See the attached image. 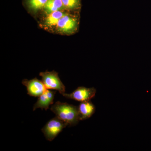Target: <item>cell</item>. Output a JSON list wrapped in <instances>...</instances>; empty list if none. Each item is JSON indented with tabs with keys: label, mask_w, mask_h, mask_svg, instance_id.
Returning a JSON list of instances; mask_svg holds the SVG:
<instances>
[{
	"label": "cell",
	"mask_w": 151,
	"mask_h": 151,
	"mask_svg": "<svg viewBox=\"0 0 151 151\" xmlns=\"http://www.w3.org/2000/svg\"><path fill=\"white\" fill-rule=\"evenodd\" d=\"M50 110L70 126H75L80 121L77 106L58 101L52 105Z\"/></svg>",
	"instance_id": "1"
},
{
	"label": "cell",
	"mask_w": 151,
	"mask_h": 151,
	"mask_svg": "<svg viewBox=\"0 0 151 151\" xmlns=\"http://www.w3.org/2000/svg\"><path fill=\"white\" fill-rule=\"evenodd\" d=\"M68 124L55 116L49 121L42 129L46 139L52 141Z\"/></svg>",
	"instance_id": "2"
},
{
	"label": "cell",
	"mask_w": 151,
	"mask_h": 151,
	"mask_svg": "<svg viewBox=\"0 0 151 151\" xmlns=\"http://www.w3.org/2000/svg\"><path fill=\"white\" fill-rule=\"evenodd\" d=\"M40 75L47 89H55L61 94L65 93V86L60 81L57 73L55 72H46L41 73Z\"/></svg>",
	"instance_id": "3"
},
{
	"label": "cell",
	"mask_w": 151,
	"mask_h": 151,
	"mask_svg": "<svg viewBox=\"0 0 151 151\" xmlns=\"http://www.w3.org/2000/svg\"><path fill=\"white\" fill-rule=\"evenodd\" d=\"M96 89L94 87L86 88L84 86H79L70 94L64 93L62 95L68 99L79 101H89L95 96Z\"/></svg>",
	"instance_id": "4"
},
{
	"label": "cell",
	"mask_w": 151,
	"mask_h": 151,
	"mask_svg": "<svg viewBox=\"0 0 151 151\" xmlns=\"http://www.w3.org/2000/svg\"><path fill=\"white\" fill-rule=\"evenodd\" d=\"M22 84L27 88V94L32 97H39L47 89L42 81L37 78L31 80L24 79L22 81Z\"/></svg>",
	"instance_id": "5"
},
{
	"label": "cell",
	"mask_w": 151,
	"mask_h": 151,
	"mask_svg": "<svg viewBox=\"0 0 151 151\" xmlns=\"http://www.w3.org/2000/svg\"><path fill=\"white\" fill-rule=\"evenodd\" d=\"M78 20L74 17L65 14L58 22V29L61 32L72 33L76 31L78 27Z\"/></svg>",
	"instance_id": "6"
},
{
	"label": "cell",
	"mask_w": 151,
	"mask_h": 151,
	"mask_svg": "<svg viewBox=\"0 0 151 151\" xmlns=\"http://www.w3.org/2000/svg\"><path fill=\"white\" fill-rule=\"evenodd\" d=\"M55 91H52L47 89L43 94L38 97L37 101L33 106V111H35L38 108L47 110L50 105L53 104Z\"/></svg>",
	"instance_id": "7"
},
{
	"label": "cell",
	"mask_w": 151,
	"mask_h": 151,
	"mask_svg": "<svg viewBox=\"0 0 151 151\" xmlns=\"http://www.w3.org/2000/svg\"><path fill=\"white\" fill-rule=\"evenodd\" d=\"M78 107L80 121L90 118L95 111V106L90 100L81 102Z\"/></svg>",
	"instance_id": "8"
},
{
	"label": "cell",
	"mask_w": 151,
	"mask_h": 151,
	"mask_svg": "<svg viewBox=\"0 0 151 151\" xmlns=\"http://www.w3.org/2000/svg\"><path fill=\"white\" fill-rule=\"evenodd\" d=\"M44 8L49 14L65 8L61 0H47Z\"/></svg>",
	"instance_id": "9"
},
{
	"label": "cell",
	"mask_w": 151,
	"mask_h": 151,
	"mask_svg": "<svg viewBox=\"0 0 151 151\" xmlns=\"http://www.w3.org/2000/svg\"><path fill=\"white\" fill-rule=\"evenodd\" d=\"M65 15L64 13L60 11L50 14L45 21V25L48 27L57 25L59 20Z\"/></svg>",
	"instance_id": "10"
},
{
	"label": "cell",
	"mask_w": 151,
	"mask_h": 151,
	"mask_svg": "<svg viewBox=\"0 0 151 151\" xmlns=\"http://www.w3.org/2000/svg\"><path fill=\"white\" fill-rule=\"evenodd\" d=\"M47 0H28L29 6L34 11H37L44 7Z\"/></svg>",
	"instance_id": "11"
},
{
	"label": "cell",
	"mask_w": 151,
	"mask_h": 151,
	"mask_svg": "<svg viewBox=\"0 0 151 151\" xmlns=\"http://www.w3.org/2000/svg\"><path fill=\"white\" fill-rule=\"evenodd\" d=\"M65 8L74 10L79 8L80 0H61Z\"/></svg>",
	"instance_id": "12"
}]
</instances>
